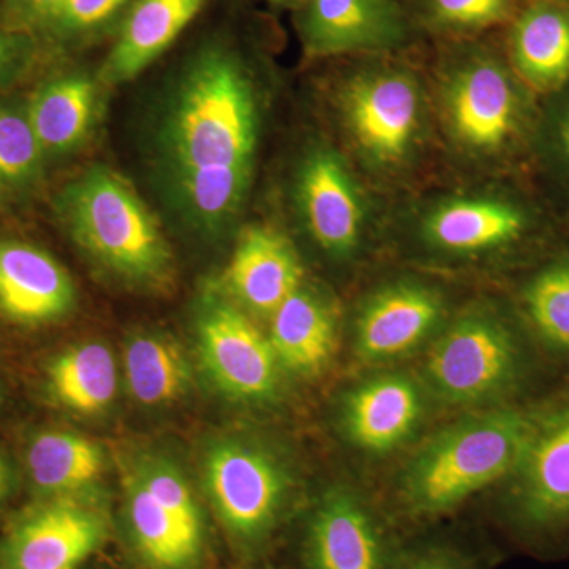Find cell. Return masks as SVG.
<instances>
[{
  "instance_id": "277c9868",
  "label": "cell",
  "mask_w": 569,
  "mask_h": 569,
  "mask_svg": "<svg viewBox=\"0 0 569 569\" xmlns=\"http://www.w3.org/2000/svg\"><path fill=\"white\" fill-rule=\"evenodd\" d=\"M99 73L78 58L47 59L26 86L29 118L39 140L48 173L67 162L91 140L100 119Z\"/></svg>"
},
{
  "instance_id": "9a60e30c",
  "label": "cell",
  "mask_w": 569,
  "mask_h": 569,
  "mask_svg": "<svg viewBox=\"0 0 569 569\" xmlns=\"http://www.w3.org/2000/svg\"><path fill=\"white\" fill-rule=\"evenodd\" d=\"M296 198L307 230L332 254H347L358 244L362 208L346 164L328 149L310 152L296 179Z\"/></svg>"
},
{
  "instance_id": "9c48e42d",
  "label": "cell",
  "mask_w": 569,
  "mask_h": 569,
  "mask_svg": "<svg viewBox=\"0 0 569 569\" xmlns=\"http://www.w3.org/2000/svg\"><path fill=\"white\" fill-rule=\"evenodd\" d=\"M346 118L359 148L378 163L400 162L421 118L417 81L402 71H377L348 86Z\"/></svg>"
},
{
  "instance_id": "5b68a950",
  "label": "cell",
  "mask_w": 569,
  "mask_h": 569,
  "mask_svg": "<svg viewBox=\"0 0 569 569\" xmlns=\"http://www.w3.org/2000/svg\"><path fill=\"white\" fill-rule=\"evenodd\" d=\"M204 478L213 507L234 537L257 542L271 533L287 492L274 459L239 441H220L206 456Z\"/></svg>"
},
{
  "instance_id": "d6986e66",
  "label": "cell",
  "mask_w": 569,
  "mask_h": 569,
  "mask_svg": "<svg viewBox=\"0 0 569 569\" xmlns=\"http://www.w3.org/2000/svg\"><path fill=\"white\" fill-rule=\"evenodd\" d=\"M440 316V301L418 287H395L376 296L358 325V347L367 359L395 358L425 339Z\"/></svg>"
},
{
  "instance_id": "5bb4252c",
  "label": "cell",
  "mask_w": 569,
  "mask_h": 569,
  "mask_svg": "<svg viewBox=\"0 0 569 569\" xmlns=\"http://www.w3.org/2000/svg\"><path fill=\"white\" fill-rule=\"evenodd\" d=\"M107 535L99 511L74 500L41 508L21 523L10 545V569H77Z\"/></svg>"
},
{
  "instance_id": "74e56055",
  "label": "cell",
  "mask_w": 569,
  "mask_h": 569,
  "mask_svg": "<svg viewBox=\"0 0 569 569\" xmlns=\"http://www.w3.org/2000/svg\"><path fill=\"white\" fill-rule=\"evenodd\" d=\"M0 213H9V212H3L2 209H0Z\"/></svg>"
},
{
  "instance_id": "8992f818",
  "label": "cell",
  "mask_w": 569,
  "mask_h": 569,
  "mask_svg": "<svg viewBox=\"0 0 569 569\" xmlns=\"http://www.w3.org/2000/svg\"><path fill=\"white\" fill-rule=\"evenodd\" d=\"M197 336L206 372L224 395L241 400L274 395L280 366L274 348L238 307L222 296H208L198 313Z\"/></svg>"
},
{
  "instance_id": "4fadbf2b",
  "label": "cell",
  "mask_w": 569,
  "mask_h": 569,
  "mask_svg": "<svg viewBox=\"0 0 569 569\" xmlns=\"http://www.w3.org/2000/svg\"><path fill=\"white\" fill-rule=\"evenodd\" d=\"M523 477L515 503V523L530 538L569 530V410L535 432L522 460Z\"/></svg>"
},
{
  "instance_id": "f546056e",
  "label": "cell",
  "mask_w": 569,
  "mask_h": 569,
  "mask_svg": "<svg viewBox=\"0 0 569 569\" xmlns=\"http://www.w3.org/2000/svg\"><path fill=\"white\" fill-rule=\"evenodd\" d=\"M44 61L40 41L11 28L0 14V92L24 89Z\"/></svg>"
},
{
  "instance_id": "83f0119b",
  "label": "cell",
  "mask_w": 569,
  "mask_h": 569,
  "mask_svg": "<svg viewBox=\"0 0 569 569\" xmlns=\"http://www.w3.org/2000/svg\"><path fill=\"white\" fill-rule=\"evenodd\" d=\"M519 69L538 82L559 81L569 71V18L556 10H535L515 32Z\"/></svg>"
},
{
  "instance_id": "484cf974",
  "label": "cell",
  "mask_w": 569,
  "mask_h": 569,
  "mask_svg": "<svg viewBox=\"0 0 569 569\" xmlns=\"http://www.w3.org/2000/svg\"><path fill=\"white\" fill-rule=\"evenodd\" d=\"M126 373L134 400L148 407L173 402L190 380L182 351L171 340L157 335L134 336L130 340Z\"/></svg>"
},
{
  "instance_id": "8d00e7d4",
  "label": "cell",
  "mask_w": 569,
  "mask_h": 569,
  "mask_svg": "<svg viewBox=\"0 0 569 569\" xmlns=\"http://www.w3.org/2000/svg\"><path fill=\"white\" fill-rule=\"evenodd\" d=\"M563 141H565V148H567V151L569 153V119L567 122V127H565Z\"/></svg>"
},
{
  "instance_id": "7402d4cb",
  "label": "cell",
  "mask_w": 569,
  "mask_h": 569,
  "mask_svg": "<svg viewBox=\"0 0 569 569\" xmlns=\"http://www.w3.org/2000/svg\"><path fill=\"white\" fill-rule=\"evenodd\" d=\"M28 467L37 488L69 497L91 488L104 467L102 449L70 432L41 433L28 451Z\"/></svg>"
},
{
  "instance_id": "30bf717a",
  "label": "cell",
  "mask_w": 569,
  "mask_h": 569,
  "mask_svg": "<svg viewBox=\"0 0 569 569\" xmlns=\"http://www.w3.org/2000/svg\"><path fill=\"white\" fill-rule=\"evenodd\" d=\"M306 560L309 569H396L399 563L376 512L348 492L326 497L310 516Z\"/></svg>"
},
{
  "instance_id": "4dcf8cb0",
  "label": "cell",
  "mask_w": 569,
  "mask_h": 569,
  "mask_svg": "<svg viewBox=\"0 0 569 569\" xmlns=\"http://www.w3.org/2000/svg\"><path fill=\"white\" fill-rule=\"evenodd\" d=\"M138 481L164 511L170 512L181 523L187 533L200 541L201 523L197 501L186 479L178 471L164 466L152 467L138 477Z\"/></svg>"
},
{
  "instance_id": "1f68e13d",
  "label": "cell",
  "mask_w": 569,
  "mask_h": 569,
  "mask_svg": "<svg viewBox=\"0 0 569 569\" xmlns=\"http://www.w3.org/2000/svg\"><path fill=\"white\" fill-rule=\"evenodd\" d=\"M437 20L452 28L477 29L505 17L508 0H429Z\"/></svg>"
},
{
  "instance_id": "44dd1931",
  "label": "cell",
  "mask_w": 569,
  "mask_h": 569,
  "mask_svg": "<svg viewBox=\"0 0 569 569\" xmlns=\"http://www.w3.org/2000/svg\"><path fill=\"white\" fill-rule=\"evenodd\" d=\"M269 340L280 366L298 373H313L335 350V318L328 306L301 287L271 316Z\"/></svg>"
},
{
  "instance_id": "cb8c5ba5",
  "label": "cell",
  "mask_w": 569,
  "mask_h": 569,
  "mask_svg": "<svg viewBox=\"0 0 569 569\" xmlns=\"http://www.w3.org/2000/svg\"><path fill=\"white\" fill-rule=\"evenodd\" d=\"M50 380L63 406L82 415L100 413L118 391L114 356L103 343H81L56 359Z\"/></svg>"
},
{
  "instance_id": "2e32d148",
  "label": "cell",
  "mask_w": 569,
  "mask_h": 569,
  "mask_svg": "<svg viewBox=\"0 0 569 569\" xmlns=\"http://www.w3.org/2000/svg\"><path fill=\"white\" fill-rule=\"evenodd\" d=\"M302 269L290 242L269 230H246L228 266L227 290L250 312L269 316L301 287Z\"/></svg>"
},
{
  "instance_id": "d6a6232c",
  "label": "cell",
  "mask_w": 569,
  "mask_h": 569,
  "mask_svg": "<svg viewBox=\"0 0 569 569\" xmlns=\"http://www.w3.org/2000/svg\"><path fill=\"white\" fill-rule=\"evenodd\" d=\"M66 2L67 0H0V14L11 28L39 40Z\"/></svg>"
},
{
  "instance_id": "8fae6325",
  "label": "cell",
  "mask_w": 569,
  "mask_h": 569,
  "mask_svg": "<svg viewBox=\"0 0 569 569\" xmlns=\"http://www.w3.org/2000/svg\"><path fill=\"white\" fill-rule=\"evenodd\" d=\"M219 0H134L100 62L103 86L134 80L164 58Z\"/></svg>"
},
{
  "instance_id": "f35d334b",
  "label": "cell",
  "mask_w": 569,
  "mask_h": 569,
  "mask_svg": "<svg viewBox=\"0 0 569 569\" xmlns=\"http://www.w3.org/2000/svg\"><path fill=\"white\" fill-rule=\"evenodd\" d=\"M3 212H6V211H3Z\"/></svg>"
},
{
  "instance_id": "d4e9b609",
  "label": "cell",
  "mask_w": 569,
  "mask_h": 569,
  "mask_svg": "<svg viewBox=\"0 0 569 569\" xmlns=\"http://www.w3.org/2000/svg\"><path fill=\"white\" fill-rule=\"evenodd\" d=\"M134 0H67L43 33L47 59L80 58L92 48L108 47Z\"/></svg>"
},
{
  "instance_id": "7a4b0ae2",
  "label": "cell",
  "mask_w": 569,
  "mask_h": 569,
  "mask_svg": "<svg viewBox=\"0 0 569 569\" xmlns=\"http://www.w3.org/2000/svg\"><path fill=\"white\" fill-rule=\"evenodd\" d=\"M44 204L93 261L134 287H167L173 253L156 217L132 187L107 167H91L50 190Z\"/></svg>"
},
{
  "instance_id": "603a6c76",
  "label": "cell",
  "mask_w": 569,
  "mask_h": 569,
  "mask_svg": "<svg viewBox=\"0 0 569 569\" xmlns=\"http://www.w3.org/2000/svg\"><path fill=\"white\" fill-rule=\"evenodd\" d=\"M522 230L519 212L488 200H459L441 206L427 222L430 239L455 252L489 249Z\"/></svg>"
},
{
  "instance_id": "3957f363",
  "label": "cell",
  "mask_w": 569,
  "mask_h": 569,
  "mask_svg": "<svg viewBox=\"0 0 569 569\" xmlns=\"http://www.w3.org/2000/svg\"><path fill=\"white\" fill-rule=\"evenodd\" d=\"M519 411H493L441 433L408 475L406 511L415 522L455 511L519 466L535 437Z\"/></svg>"
},
{
  "instance_id": "e0dca14e",
  "label": "cell",
  "mask_w": 569,
  "mask_h": 569,
  "mask_svg": "<svg viewBox=\"0 0 569 569\" xmlns=\"http://www.w3.org/2000/svg\"><path fill=\"white\" fill-rule=\"evenodd\" d=\"M50 181L24 89L0 92V209L14 216L31 211L47 200Z\"/></svg>"
},
{
  "instance_id": "ac0fdd59",
  "label": "cell",
  "mask_w": 569,
  "mask_h": 569,
  "mask_svg": "<svg viewBox=\"0 0 569 569\" xmlns=\"http://www.w3.org/2000/svg\"><path fill=\"white\" fill-rule=\"evenodd\" d=\"M452 126L471 148L493 149L507 140L515 122V92L505 71L475 62L460 71L449 96Z\"/></svg>"
},
{
  "instance_id": "52a82bcc",
  "label": "cell",
  "mask_w": 569,
  "mask_h": 569,
  "mask_svg": "<svg viewBox=\"0 0 569 569\" xmlns=\"http://www.w3.org/2000/svg\"><path fill=\"white\" fill-rule=\"evenodd\" d=\"M511 337L489 318H467L438 340L427 362L430 381L452 402H475L507 387L515 373Z\"/></svg>"
},
{
  "instance_id": "7c38bea8",
  "label": "cell",
  "mask_w": 569,
  "mask_h": 569,
  "mask_svg": "<svg viewBox=\"0 0 569 569\" xmlns=\"http://www.w3.org/2000/svg\"><path fill=\"white\" fill-rule=\"evenodd\" d=\"M296 29L307 58L385 50L406 37L392 0H309L299 7Z\"/></svg>"
},
{
  "instance_id": "ffe728a7",
  "label": "cell",
  "mask_w": 569,
  "mask_h": 569,
  "mask_svg": "<svg viewBox=\"0 0 569 569\" xmlns=\"http://www.w3.org/2000/svg\"><path fill=\"white\" fill-rule=\"evenodd\" d=\"M421 415L417 387L403 377L370 381L351 397L347 427L351 438L369 451H387L406 440Z\"/></svg>"
},
{
  "instance_id": "ba28073f",
  "label": "cell",
  "mask_w": 569,
  "mask_h": 569,
  "mask_svg": "<svg viewBox=\"0 0 569 569\" xmlns=\"http://www.w3.org/2000/svg\"><path fill=\"white\" fill-rule=\"evenodd\" d=\"M74 306L77 287L61 261L28 236L0 231V318L37 328L63 320Z\"/></svg>"
},
{
  "instance_id": "f1b7e54d",
  "label": "cell",
  "mask_w": 569,
  "mask_h": 569,
  "mask_svg": "<svg viewBox=\"0 0 569 569\" xmlns=\"http://www.w3.org/2000/svg\"><path fill=\"white\" fill-rule=\"evenodd\" d=\"M527 302L542 336L569 348V268L552 269L539 277L531 284Z\"/></svg>"
},
{
  "instance_id": "836d02e7",
  "label": "cell",
  "mask_w": 569,
  "mask_h": 569,
  "mask_svg": "<svg viewBox=\"0 0 569 569\" xmlns=\"http://www.w3.org/2000/svg\"><path fill=\"white\" fill-rule=\"evenodd\" d=\"M396 569H473L447 549H422L400 556Z\"/></svg>"
},
{
  "instance_id": "4316f807",
  "label": "cell",
  "mask_w": 569,
  "mask_h": 569,
  "mask_svg": "<svg viewBox=\"0 0 569 569\" xmlns=\"http://www.w3.org/2000/svg\"><path fill=\"white\" fill-rule=\"evenodd\" d=\"M129 516L146 559L162 569H181L197 557L200 541L153 500L134 479L129 493Z\"/></svg>"
},
{
  "instance_id": "6da1fadb",
  "label": "cell",
  "mask_w": 569,
  "mask_h": 569,
  "mask_svg": "<svg viewBox=\"0 0 569 569\" xmlns=\"http://www.w3.org/2000/svg\"><path fill=\"white\" fill-rule=\"evenodd\" d=\"M170 52L151 173L164 208L213 238L234 222L252 182L261 127L253 41L236 7L219 0Z\"/></svg>"
},
{
  "instance_id": "d590c367",
  "label": "cell",
  "mask_w": 569,
  "mask_h": 569,
  "mask_svg": "<svg viewBox=\"0 0 569 569\" xmlns=\"http://www.w3.org/2000/svg\"><path fill=\"white\" fill-rule=\"evenodd\" d=\"M7 485V468L3 460L0 459V497H2L3 490H6Z\"/></svg>"
},
{
  "instance_id": "e575fe53",
  "label": "cell",
  "mask_w": 569,
  "mask_h": 569,
  "mask_svg": "<svg viewBox=\"0 0 569 569\" xmlns=\"http://www.w3.org/2000/svg\"><path fill=\"white\" fill-rule=\"evenodd\" d=\"M269 2L276 3V6H284V7H302L309 0H269Z\"/></svg>"
}]
</instances>
